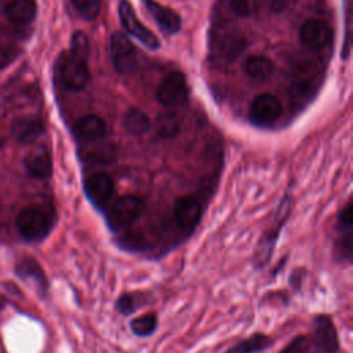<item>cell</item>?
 Wrapping results in <instances>:
<instances>
[{
  "mask_svg": "<svg viewBox=\"0 0 353 353\" xmlns=\"http://www.w3.org/2000/svg\"><path fill=\"white\" fill-rule=\"evenodd\" d=\"M109 52L112 65L117 73L130 74L135 70L138 63V52L124 33L114 32L110 36Z\"/></svg>",
  "mask_w": 353,
  "mask_h": 353,
  "instance_id": "obj_1",
  "label": "cell"
},
{
  "mask_svg": "<svg viewBox=\"0 0 353 353\" xmlns=\"http://www.w3.org/2000/svg\"><path fill=\"white\" fill-rule=\"evenodd\" d=\"M15 225L19 234L26 240H40L48 234L51 219L43 208L26 207L18 214Z\"/></svg>",
  "mask_w": 353,
  "mask_h": 353,
  "instance_id": "obj_2",
  "label": "cell"
},
{
  "mask_svg": "<svg viewBox=\"0 0 353 353\" xmlns=\"http://www.w3.org/2000/svg\"><path fill=\"white\" fill-rule=\"evenodd\" d=\"M188 81L182 72H170L157 87V101L168 109L182 106L188 101Z\"/></svg>",
  "mask_w": 353,
  "mask_h": 353,
  "instance_id": "obj_3",
  "label": "cell"
},
{
  "mask_svg": "<svg viewBox=\"0 0 353 353\" xmlns=\"http://www.w3.org/2000/svg\"><path fill=\"white\" fill-rule=\"evenodd\" d=\"M339 341L332 319L319 314L313 321V335L310 336V353H336Z\"/></svg>",
  "mask_w": 353,
  "mask_h": 353,
  "instance_id": "obj_4",
  "label": "cell"
},
{
  "mask_svg": "<svg viewBox=\"0 0 353 353\" xmlns=\"http://www.w3.org/2000/svg\"><path fill=\"white\" fill-rule=\"evenodd\" d=\"M119 18L124 30L128 34L134 36L143 46H146L150 50H157L160 47V41L156 37V34L141 23L131 4L127 0H120L119 3Z\"/></svg>",
  "mask_w": 353,
  "mask_h": 353,
  "instance_id": "obj_5",
  "label": "cell"
},
{
  "mask_svg": "<svg viewBox=\"0 0 353 353\" xmlns=\"http://www.w3.org/2000/svg\"><path fill=\"white\" fill-rule=\"evenodd\" d=\"M145 203L137 196H123L117 199L108 214V221L112 228H121L135 222L143 212Z\"/></svg>",
  "mask_w": 353,
  "mask_h": 353,
  "instance_id": "obj_6",
  "label": "cell"
},
{
  "mask_svg": "<svg viewBox=\"0 0 353 353\" xmlns=\"http://www.w3.org/2000/svg\"><path fill=\"white\" fill-rule=\"evenodd\" d=\"M283 113L280 99L269 92L259 94L254 98L250 106V119L256 125H270L279 120Z\"/></svg>",
  "mask_w": 353,
  "mask_h": 353,
  "instance_id": "obj_7",
  "label": "cell"
},
{
  "mask_svg": "<svg viewBox=\"0 0 353 353\" xmlns=\"http://www.w3.org/2000/svg\"><path fill=\"white\" fill-rule=\"evenodd\" d=\"M59 79L68 90H72V91L83 90L90 80L87 61H83L69 54L61 63Z\"/></svg>",
  "mask_w": 353,
  "mask_h": 353,
  "instance_id": "obj_8",
  "label": "cell"
},
{
  "mask_svg": "<svg viewBox=\"0 0 353 353\" xmlns=\"http://www.w3.org/2000/svg\"><path fill=\"white\" fill-rule=\"evenodd\" d=\"M299 37L306 48L319 51L330 44L332 39V29L328 22L319 18H312L302 25Z\"/></svg>",
  "mask_w": 353,
  "mask_h": 353,
  "instance_id": "obj_9",
  "label": "cell"
},
{
  "mask_svg": "<svg viewBox=\"0 0 353 353\" xmlns=\"http://www.w3.org/2000/svg\"><path fill=\"white\" fill-rule=\"evenodd\" d=\"M79 153L80 159L88 164H109L117 157V146L102 138L92 142H84Z\"/></svg>",
  "mask_w": 353,
  "mask_h": 353,
  "instance_id": "obj_10",
  "label": "cell"
},
{
  "mask_svg": "<svg viewBox=\"0 0 353 353\" xmlns=\"http://www.w3.org/2000/svg\"><path fill=\"white\" fill-rule=\"evenodd\" d=\"M84 189L90 201L98 207H102L114 193V183L109 174L95 172L84 181Z\"/></svg>",
  "mask_w": 353,
  "mask_h": 353,
  "instance_id": "obj_11",
  "label": "cell"
},
{
  "mask_svg": "<svg viewBox=\"0 0 353 353\" xmlns=\"http://www.w3.org/2000/svg\"><path fill=\"white\" fill-rule=\"evenodd\" d=\"M201 216V204L193 196L179 197L174 204V218L181 228L192 229Z\"/></svg>",
  "mask_w": 353,
  "mask_h": 353,
  "instance_id": "obj_12",
  "label": "cell"
},
{
  "mask_svg": "<svg viewBox=\"0 0 353 353\" xmlns=\"http://www.w3.org/2000/svg\"><path fill=\"white\" fill-rule=\"evenodd\" d=\"M149 14L156 19L160 29L168 34H175L181 29V17L178 12L154 0H143Z\"/></svg>",
  "mask_w": 353,
  "mask_h": 353,
  "instance_id": "obj_13",
  "label": "cell"
},
{
  "mask_svg": "<svg viewBox=\"0 0 353 353\" xmlns=\"http://www.w3.org/2000/svg\"><path fill=\"white\" fill-rule=\"evenodd\" d=\"M74 134L81 142L102 139L106 135V123L97 114H87L76 123Z\"/></svg>",
  "mask_w": 353,
  "mask_h": 353,
  "instance_id": "obj_14",
  "label": "cell"
},
{
  "mask_svg": "<svg viewBox=\"0 0 353 353\" xmlns=\"http://www.w3.org/2000/svg\"><path fill=\"white\" fill-rule=\"evenodd\" d=\"M28 171L36 178H47L52 170V161L50 152L46 146H37L29 152L25 159Z\"/></svg>",
  "mask_w": 353,
  "mask_h": 353,
  "instance_id": "obj_15",
  "label": "cell"
},
{
  "mask_svg": "<svg viewBox=\"0 0 353 353\" xmlns=\"http://www.w3.org/2000/svg\"><path fill=\"white\" fill-rule=\"evenodd\" d=\"M43 131H44L43 121L37 117L17 119L11 127L12 137L22 143H29V142L34 141L36 138H39L41 135Z\"/></svg>",
  "mask_w": 353,
  "mask_h": 353,
  "instance_id": "obj_16",
  "label": "cell"
},
{
  "mask_svg": "<svg viewBox=\"0 0 353 353\" xmlns=\"http://www.w3.org/2000/svg\"><path fill=\"white\" fill-rule=\"evenodd\" d=\"M274 65L272 59L265 55H251L244 62V70L254 81H265L273 73Z\"/></svg>",
  "mask_w": 353,
  "mask_h": 353,
  "instance_id": "obj_17",
  "label": "cell"
},
{
  "mask_svg": "<svg viewBox=\"0 0 353 353\" xmlns=\"http://www.w3.org/2000/svg\"><path fill=\"white\" fill-rule=\"evenodd\" d=\"M123 125L131 135H142L150 130V119L138 108H130L123 116Z\"/></svg>",
  "mask_w": 353,
  "mask_h": 353,
  "instance_id": "obj_18",
  "label": "cell"
},
{
  "mask_svg": "<svg viewBox=\"0 0 353 353\" xmlns=\"http://www.w3.org/2000/svg\"><path fill=\"white\" fill-rule=\"evenodd\" d=\"M34 0H17L8 10L7 17L15 25H28L36 15Z\"/></svg>",
  "mask_w": 353,
  "mask_h": 353,
  "instance_id": "obj_19",
  "label": "cell"
},
{
  "mask_svg": "<svg viewBox=\"0 0 353 353\" xmlns=\"http://www.w3.org/2000/svg\"><path fill=\"white\" fill-rule=\"evenodd\" d=\"M272 343V339L265 334H252L247 339H243L229 347L226 353H258L266 349Z\"/></svg>",
  "mask_w": 353,
  "mask_h": 353,
  "instance_id": "obj_20",
  "label": "cell"
},
{
  "mask_svg": "<svg viewBox=\"0 0 353 353\" xmlns=\"http://www.w3.org/2000/svg\"><path fill=\"white\" fill-rule=\"evenodd\" d=\"M339 236L335 243V252L339 259L350 262L353 254V226H338Z\"/></svg>",
  "mask_w": 353,
  "mask_h": 353,
  "instance_id": "obj_21",
  "label": "cell"
},
{
  "mask_svg": "<svg viewBox=\"0 0 353 353\" xmlns=\"http://www.w3.org/2000/svg\"><path fill=\"white\" fill-rule=\"evenodd\" d=\"M179 117L172 110L161 113L156 120V131L163 138H174L179 132Z\"/></svg>",
  "mask_w": 353,
  "mask_h": 353,
  "instance_id": "obj_22",
  "label": "cell"
},
{
  "mask_svg": "<svg viewBox=\"0 0 353 353\" xmlns=\"http://www.w3.org/2000/svg\"><path fill=\"white\" fill-rule=\"evenodd\" d=\"M228 34L225 37L218 39V47L219 52H222V57L226 58H234L243 48H244V37L237 32H226Z\"/></svg>",
  "mask_w": 353,
  "mask_h": 353,
  "instance_id": "obj_23",
  "label": "cell"
},
{
  "mask_svg": "<svg viewBox=\"0 0 353 353\" xmlns=\"http://www.w3.org/2000/svg\"><path fill=\"white\" fill-rule=\"evenodd\" d=\"M131 331L138 336H148L153 334L157 327V317L154 313H146L131 320Z\"/></svg>",
  "mask_w": 353,
  "mask_h": 353,
  "instance_id": "obj_24",
  "label": "cell"
},
{
  "mask_svg": "<svg viewBox=\"0 0 353 353\" xmlns=\"http://www.w3.org/2000/svg\"><path fill=\"white\" fill-rule=\"evenodd\" d=\"M143 302V296L137 292H125L116 301V309L119 313L127 316L135 312Z\"/></svg>",
  "mask_w": 353,
  "mask_h": 353,
  "instance_id": "obj_25",
  "label": "cell"
},
{
  "mask_svg": "<svg viewBox=\"0 0 353 353\" xmlns=\"http://www.w3.org/2000/svg\"><path fill=\"white\" fill-rule=\"evenodd\" d=\"M72 4L84 19L92 21L101 12L102 0H72Z\"/></svg>",
  "mask_w": 353,
  "mask_h": 353,
  "instance_id": "obj_26",
  "label": "cell"
},
{
  "mask_svg": "<svg viewBox=\"0 0 353 353\" xmlns=\"http://www.w3.org/2000/svg\"><path fill=\"white\" fill-rule=\"evenodd\" d=\"M70 54L73 57H77L83 61L88 59L90 55V43H88V37L84 32H74V34L72 36V47H70Z\"/></svg>",
  "mask_w": 353,
  "mask_h": 353,
  "instance_id": "obj_27",
  "label": "cell"
},
{
  "mask_svg": "<svg viewBox=\"0 0 353 353\" xmlns=\"http://www.w3.org/2000/svg\"><path fill=\"white\" fill-rule=\"evenodd\" d=\"M18 272L25 276V277H33L36 280V283H39L40 285H46V277L40 269V266L33 261V259H28L25 258L19 266H18Z\"/></svg>",
  "mask_w": 353,
  "mask_h": 353,
  "instance_id": "obj_28",
  "label": "cell"
},
{
  "mask_svg": "<svg viewBox=\"0 0 353 353\" xmlns=\"http://www.w3.org/2000/svg\"><path fill=\"white\" fill-rule=\"evenodd\" d=\"M280 353H310V336L298 335L292 338Z\"/></svg>",
  "mask_w": 353,
  "mask_h": 353,
  "instance_id": "obj_29",
  "label": "cell"
},
{
  "mask_svg": "<svg viewBox=\"0 0 353 353\" xmlns=\"http://www.w3.org/2000/svg\"><path fill=\"white\" fill-rule=\"evenodd\" d=\"M259 0H230V6L234 14L240 17H250L258 8Z\"/></svg>",
  "mask_w": 353,
  "mask_h": 353,
  "instance_id": "obj_30",
  "label": "cell"
},
{
  "mask_svg": "<svg viewBox=\"0 0 353 353\" xmlns=\"http://www.w3.org/2000/svg\"><path fill=\"white\" fill-rule=\"evenodd\" d=\"M17 54L18 51L14 47L0 46V69L8 66L17 58Z\"/></svg>",
  "mask_w": 353,
  "mask_h": 353,
  "instance_id": "obj_31",
  "label": "cell"
},
{
  "mask_svg": "<svg viewBox=\"0 0 353 353\" xmlns=\"http://www.w3.org/2000/svg\"><path fill=\"white\" fill-rule=\"evenodd\" d=\"M349 3H350L349 0H345V14H346V40H345V48H343V51H342L343 58H346V57H347V54H349V47H350V44H349V37H350V33H349V25H350V4H349Z\"/></svg>",
  "mask_w": 353,
  "mask_h": 353,
  "instance_id": "obj_32",
  "label": "cell"
},
{
  "mask_svg": "<svg viewBox=\"0 0 353 353\" xmlns=\"http://www.w3.org/2000/svg\"><path fill=\"white\" fill-rule=\"evenodd\" d=\"M296 0H269V4H270V8L273 12H283L285 10H288Z\"/></svg>",
  "mask_w": 353,
  "mask_h": 353,
  "instance_id": "obj_33",
  "label": "cell"
},
{
  "mask_svg": "<svg viewBox=\"0 0 353 353\" xmlns=\"http://www.w3.org/2000/svg\"><path fill=\"white\" fill-rule=\"evenodd\" d=\"M17 0H0V12H7V10L15 3Z\"/></svg>",
  "mask_w": 353,
  "mask_h": 353,
  "instance_id": "obj_34",
  "label": "cell"
},
{
  "mask_svg": "<svg viewBox=\"0 0 353 353\" xmlns=\"http://www.w3.org/2000/svg\"><path fill=\"white\" fill-rule=\"evenodd\" d=\"M0 145H1V139H0Z\"/></svg>",
  "mask_w": 353,
  "mask_h": 353,
  "instance_id": "obj_35",
  "label": "cell"
}]
</instances>
